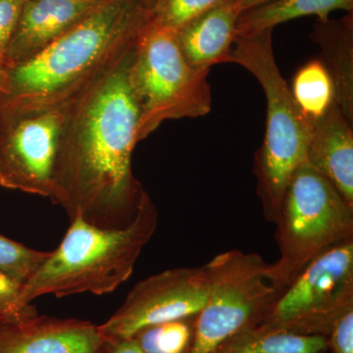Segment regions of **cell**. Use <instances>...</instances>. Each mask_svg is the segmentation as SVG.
<instances>
[{
  "label": "cell",
  "mask_w": 353,
  "mask_h": 353,
  "mask_svg": "<svg viewBox=\"0 0 353 353\" xmlns=\"http://www.w3.org/2000/svg\"><path fill=\"white\" fill-rule=\"evenodd\" d=\"M132 50L72 104L54 170L55 204L70 220L79 216L94 226L120 229L138 211L145 190L132 170L139 124Z\"/></svg>",
  "instance_id": "obj_1"
},
{
  "label": "cell",
  "mask_w": 353,
  "mask_h": 353,
  "mask_svg": "<svg viewBox=\"0 0 353 353\" xmlns=\"http://www.w3.org/2000/svg\"><path fill=\"white\" fill-rule=\"evenodd\" d=\"M152 0H102L38 54L9 67L0 110L71 105L130 52L152 19Z\"/></svg>",
  "instance_id": "obj_2"
},
{
  "label": "cell",
  "mask_w": 353,
  "mask_h": 353,
  "mask_svg": "<svg viewBox=\"0 0 353 353\" xmlns=\"http://www.w3.org/2000/svg\"><path fill=\"white\" fill-rule=\"evenodd\" d=\"M59 246L23 288L25 303L57 297L110 294L131 277L158 224L154 204L143 192L137 214L125 228L105 229L73 218Z\"/></svg>",
  "instance_id": "obj_3"
},
{
  "label": "cell",
  "mask_w": 353,
  "mask_h": 353,
  "mask_svg": "<svg viewBox=\"0 0 353 353\" xmlns=\"http://www.w3.org/2000/svg\"><path fill=\"white\" fill-rule=\"evenodd\" d=\"M273 29L240 34L229 63L241 65L259 81L267 103L266 132L254 158L256 192L267 222L275 223L294 172L307 162L314 123L297 106L274 57Z\"/></svg>",
  "instance_id": "obj_4"
},
{
  "label": "cell",
  "mask_w": 353,
  "mask_h": 353,
  "mask_svg": "<svg viewBox=\"0 0 353 353\" xmlns=\"http://www.w3.org/2000/svg\"><path fill=\"white\" fill-rule=\"evenodd\" d=\"M280 256L266 277L279 289L329 248L353 239V208L306 162L290 179L276 219Z\"/></svg>",
  "instance_id": "obj_5"
},
{
  "label": "cell",
  "mask_w": 353,
  "mask_h": 353,
  "mask_svg": "<svg viewBox=\"0 0 353 353\" xmlns=\"http://www.w3.org/2000/svg\"><path fill=\"white\" fill-rule=\"evenodd\" d=\"M209 72L190 66L175 31L148 21L132 48L130 62L139 105V141L165 121L202 117L210 112Z\"/></svg>",
  "instance_id": "obj_6"
},
{
  "label": "cell",
  "mask_w": 353,
  "mask_h": 353,
  "mask_svg": "<svg viewBox=\"0 0 353 353\" xmlns=\"http://www.w3.org/2000/svg\"><path fill=\"white\" fill-rule=\"evenodd\" d=\"M266 261L254 252L233 250L203 265L208 290L197 313L190 353H209L222 341L259 325L279 294L266 277Z\"/></svg>",
  "instance_id": "obj_7"
},
{
  "label": "cell",
  "mask_w": 353,
  "mask_h": 353,
  "mask_svg": "<svg viewBox=\"0 0 353 353\" xmlns=\"http://www.w3.org/2000/svg\"><path fill=\"white\" fill-rule=\"evenodd\" d=\"M353 308V239L329 248L297 274L259 326L274 333L328 336Z\"/></svg>",
  "instance_id": "obj_8"
},
{
  "label": "cell",
  "mask_w": 353,
  "mask_h": 353,
  "mask_svg": "<svg viewBox=\"0 0 353 353\" xmlns=\"http://www.w3.org/2000/svg\"><path fill=\"white\" fill-rule=\"evenodd\" d=\"M72 104L25 112L0 110L1 187L57 203L55 164Z\"/></svg>",
  "instance_id": "obj_9"
},
{
  "label": "cell",
  "mask_w": 353,
  "mask_h": 353,
  "mask_svg": "<svg viewBox=\"0 0 353 353\" xmlns=\"http://www.w3.org/2000/svg\"><path fill=\"white\" fill-rule=\"evenodd\" d=\"M208 290L203 266L160 272L134 285L124 303L99 329L109 340L127 339L150 325L197 315Z\"/></svg>",
  "instance_id": "obj_10"
},
{
  "label": "cell",
  "mask_w": 353,
  "mask_h": 353,
  "mask_svg": "<svg viewBox=\"0 0 353 353\" xmlns=\"http://www.w3.org/2000/svg\"><path fill=\"white\" fill-rule=\"evenodd\" d=\"M106 341L99 326L83 320L38 315L0 321V353H103Z\"/></svg>",
  "instance_id": "obj_11"
},
{
  "label": "cell",
  "mask_w": 353,
  "mask_h": 353,
  "mask_svg": "<svg viewBox=\"0 0 353 353\" xmlns=\"http://www.w3.org/2000/svg\"><path fill=\"white\" fill-rule=\"evenodd\" d=\"M102 0H26L4 57L9 66L38 54Z\"/></svg>",
  "instance_id": "obj_12"
},
{
  "label": "cell",
  "mask_w": 353,
  "mask_h": 353,
  "mask_svg": "<svg viewBox=\"0 0 353 353\" xmlns=\"http://www.w3.org/2000/svg\"><path fill=\"white\" fill-rule=\"evenodd\" d=\"M241 14L236 0H223L176 32L190 66L210 71L216 64L229 63Z\"/></svg>",
  "instance_id": "obj_13"
},
{
  "label": "cell",
  "mask_w": 353,
  "mask_h": 353,
  "mask_svg": "<svg viewBox=\"0 0 353 353\" xmlns=\"http://www.w3.org/2000/svg\"><path fill=\"white\" fill-rule=\"evenodd\" d=\"M307 163L333 183L353 208V132L336 103L314 122Z\"/></svg>",
  "instance_id": "obj_14"
},
{
  "label": "cell",
  "mask_w": 353,
  "mask_h": 353,
  "mask_svg": "<svg viewBox=\"0 0 353 353\" xmlns=\"http://www.w3.org/2000/svg\"><path fill=\"white\" fill-rule=\"evenodd\" d=\"M311 41L321 48L320 60L334 88V103L353 125V14L318 20Z\"/></svg>",
  "instance_id": "obj_15"
},
{
  "label": "cell",
  "mask_w": 353,
  "mask_h": 353,
  "mask_svg": "<svg viewBox=\"0 0 353 353\" xmlns=\"http://www.w3.org/2000/svg\"><path fill=\"white\" fill-rule=\"evenodd\" d=\"M334 10L352 13L353 0H271L241 14L236 36L274 29L282 23L305 16L328 19L329 14Z\"/></svg>",
  "instance_id": "obj_16"
},
{
  "label": "cell",
  "mask_w": 353,
  "mask_h": 353,
  "mask_svg": "<svg viewBox=\"0 0 353 353\" xmlns=\"http://www.w3.org/2000/svg\"><path fill=\"white\" fill-rule=\"evenodd\" d=\"M327 352V338L274 333L252 327L230 336L209 353H320Z\"/></svg>",
  "instance_id": "obj_17"
},
{
  "label": "cell",
  "mask_w": 353,
  "mask_h": 353,
  "mask_svg": "<svg viewBox=\"0 0 353 353\" xmlns=\"http://www.w3.org/2000/svg\"><path fill=\"white\" fill-rule=\"evenodd\" d=\"M290 90L301 112L313 123L334 102L333 82L320 59L309 61L299 70Z\"/></svg>",
  "instance_id": "obj_18"
},
{
  "label": "cell",
  "mask_w": 353,
  "mask_h": 353,
  "mask_svg": "<svg viewBox=\"0 0 353 353\" xmlns=\"http://www.w3.org/2000/svg\"><path fill=\"white\" fill-rule=\"evenodd\" d=\"M196 315L150 325L131 338L145 353H190L194 345Z\"/></svg>",
  "instance_id": "obj_19"
},
{
  "label": "cell",
  "mask_w": 353,
  "mask_h": 353,
  "mask_svg": "<svg viewBox=\"0 0 353 353\" xmlns=\"http://www.w3.org/2000/svg\"><path fill=\"white\" fill-rule=\"evenodd\" d=\"M50 253L32 250L0 234V272L21 285L29 282Z\"/></svg>",
  "instance_id": "obj_20"
},
{
  "label": "cell",
  "mask_w": 353,
  "mask_h": 353,
  "mask_svg": "<svg viewBox=\"0 0 353 353\" xmlns=\"http://www.w3.org/2000/svg\"><path fill=\"white\" fill-rule=\"evenodd\" d=\"M221 1L223 0H154L152 20L176 32Z\"/></svg>",
  "instance_id": "obj_21"
},
{
  "label": "cell",
  "mask_w": 353,
  "mask_h": 353,
  "mask_svg": "<svg viewBox=\"0 0 353 353\" xmlns=\"http://www.w3.org/2000/svg\"><path fill=\"white\" fill-rule=\"evenodd\" d=\"M23 288L0 272V316L4 322H24L38 316L36 306L25 303Z\"/></svg>",
  "instance_id": "obj_22"
},
{
  "label": "cell",
  "mask_w": 353,
  "mask_h": 353,
  "mask_svg": "<svg viewBox=\"0 0 353 353\" xmlns=\"http://www.w3.org/2000/svg\"><path fill=\"white\" fill-rule=\"evenodd\" d=\"M327 353H353V308L341 316L327 336Z\"/></svg>",
  "instance_id": "obj_23"
},
{
  "label": "cell",
  "mask_w": 353,
  "mask_h": 353,
  "mask_svg": "<svg viewBox=\"0 0 353 353\" xmlns=\"http://www.w3.org/2000/svg\"><path fill=\"white\" fill-rule=\"evenodd\" d=\"M26 0H0V54L12 39Z\"/></svg>",
  "instance_id": "obj_24"
},
{
  "label": "cell",
  "mask_w": 353,
  "mask_h": 353,
  "mask_svg": "<svg viewBox=\"0 0 353 353\" xmlns=\"http://www.w3.org/2000/svg\"><path fill=\"white\" fill-rule=\"evenodd\" d=\"M103 353H145L132 338L108 339Z\"/></svg>",
  "instance_id": "obj_25"
},
{
  "label": "cell",
  "mask_w": 353,
  "mask_h": 353,
  "mask_svg": "<svg viewBox=\"0 0 353 353\" xmlns=\"http://www.w3.org/2000/svg\"><path fill=\"white\" fill-rule=\"evenodd\" d=\"M9 64L6 61L4 53L0 54V92L4 90L6 85L7 76H8Z\"/></svg>",
  "instance_id": "obj_26"
},
{
  "label": "cell",
  "mask_w": 353,
  "mask_h": 353,
  "mask_svg": "<svg viewBox=\"0 0 353 353\" xmlns=\"http://www.w3.org/2000/svg\"><path fill=\"white\" fill-rule=\"evenodd\" d=\"M238 1V6L240 7L241 13L245 11L250 10V9L254 8L262 4L267 3V2L271 1V0H236Z\"/></svg>",
  "instance_id": "obj_27"
},
{
  "label": "cell",
  "mask_w": 353,
  "mask_h": 353,
  "mask_svg": "<svg viewBox=\"0 0 353 353\" xmlns=\"http://www.w3.org/2000/svg\"><path fill=\"white\" fill-rule=\"evenodd\" d=\"M0 321H3V319H2L1 316H0Z\"/></svg>",
  "instance_id": "obj_28"
},
{
  "label": "cell",
  "mask_w": 353,
  "mask_h": 353,
  "mask_svg": "<svg viewBox=\"0 0 353 353\" xmlns=\"http://www.w3.org/2000/svg\"><path fill=\"white\" fill-rule=\"evenodd\" d=\"M320 353H327V352H320Z\"/></svg>",
  "instance_id": "obj_29"
},
{
  "label": "cell",
  "mask_w": 353,
  "mask_h": 353,
  "mask_svg": "<svg viewBox=\"0 0 353 353\" xmlns=\"http://www.w3.org/2000/svg\"><path fill=\"white\" fill-rule=\"evenodd\" d=\"M152 3H153V1H154V0H152Z\"/></svg>",
  "instance_id": "obj_30"
}]
</instances>
